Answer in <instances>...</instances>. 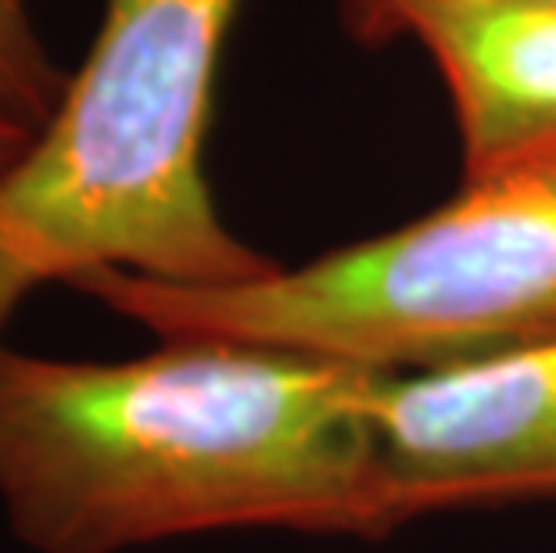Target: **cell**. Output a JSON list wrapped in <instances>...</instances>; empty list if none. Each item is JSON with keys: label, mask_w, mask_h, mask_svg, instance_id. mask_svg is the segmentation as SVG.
Segmentation results:
<instances>
[{"label": "cell", "mask_w": 556, "mask_h": 553, "mask_svg": "<svg viewBox=\"0 0 556 553\" xmlns=\"http://www.w3.org/2000/svg\"><path fill=\"white\" fill-rule=\"evenodd\" d=\"M456 104L467 176L556 148V4H489L424 18Z\"/></svg>", "instance_id": "5b68a950"}, {"label": "cell", "mask_w": 556, "mask_h": 553, "mask_svg": "<svg viewBox=\"0 0 556 553\" xmlns=\"http://www.w3.org/2000/svg\"><path fill=\"white\" fill-rule=\"evenodd\" d=\"M65 87L68 76L40 43L26 0H0V120L37 134Z\"/></svg>", "instance_id": "8992f818"}, {"label": "cell", "mask_w": 556, "mask_h": 553, "mask_svg": "<svg viewBox=\"0 0 556 553\" xmlns=\"http://www.w3.org/2000/svg\"><path fill=\"white\" fill-rule=\"evenodd\" d=\"M388 532L420 514L556 497V335L434 370L370 374Z\"/></svg>", "instance_id": "277c9868"}, {"label": "cell", "mask_w": 556, "mask_h": 553, "mask_svg": "<svg viewBox=\"0 0 556 553\" xmlns=\"http://www.w3.org/2000/svg\"><path fill=\"white\" fill-rule=\"evenodd\" d=\"M29 140H33L29 129H22V126H15V123H4V120H0V173L15 166V162L22 159V151L29 148Z\"/></svg>", "instance_id": "ba28073f"}, {"label": "cell", "mask_w": 556, "mask_h": 553, "mask_svg": "<svg viewBox=\"0 0 556 553\" xmlns=\"http://www.w3.org/2000/svg\"><path fill=\"white\" fill-rule=\"evenodd\" d=\"M374 370L223 338L129 360L0 345V514L33 553L288 528L384 536Z\"/></svg>", "instance_id": "6da1fadb"}, {"label": "cell", "mask_w": 556, "mask_h": 553, "mask_svg": "<svg viewBox=\"0 0 556 553\" xmlns=\"http://www.w3.org/2000/svg\"><path fill=\"white\" fill-rule=\"evenodd\" d=\"M76 291L155 338H223L409 374L556 335V148L467 176L434 213L223 288L98 269Z\"/></svg>", "instance_id": "3957f363"}, {"label": "cell", "mask_w": 556, "mask_h": 553, "mask_svg": "<svg viewBox=\"0 0 556 553\" xmlns=\"http://www.w3.org/2000/svg\"><path fill=\"white\" fill-rule=\"evenodd\" d=\"M241 0H109L87 62L0 173V345L43 285L98 269L180 288L277 263L223 223L205 176L219 51Z\"/></svg>", "instance_id": "7a4b0ae2"}, {"label": "cell", "mask_w": 556, "mask_h": 553, "mask_svg": "<svg viewBox=\"0 0 556 553\" xmlns=\"http://www.w3.org/2000/svg\"><path fill=\"white\" fill-rule=\"evenodd\" d=\"M395 11L402 26H417L424 18L445 15V11H464V8H489V4H556V0H384Z\"/></svg>", "instance_id": "52a82bcc"}]
</instances>
